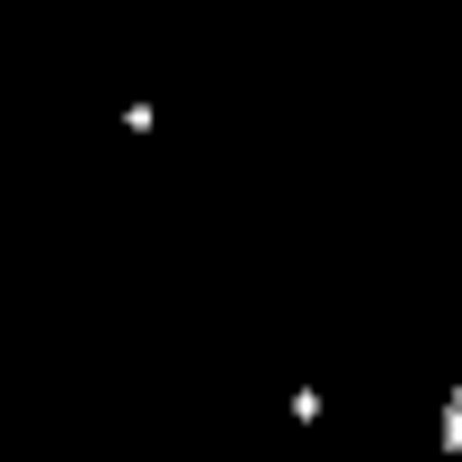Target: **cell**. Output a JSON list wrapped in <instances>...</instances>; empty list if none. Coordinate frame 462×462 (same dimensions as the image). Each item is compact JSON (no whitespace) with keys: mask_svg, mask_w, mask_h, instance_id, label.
Masks as SVG:
<instances>
[{"mask_svg":"<svg viewBox=\"0 0 462 462\" xmlns=\"http://www.w3.org/2000/svg\"><path fill=\"white\" fill-rule=\"evenodd\" d=\"M321 406H330L321 387H292V396H283V415H292V425H321Z\"/></svg>","mask_w":462,"mask_h":462,"instance_id":"7a4b0ae2","label":"cell"},{"mask_svg":"<svg viewBox=\"0 0 462 462\" xmlns=\"http://www.w3.org/2000/svg\"><path fill=\"white\" fill-rule=\"evenodd\" d=\"M434 444H444V462H462V387L444 396V415H434Z\"/></svg>","mask_w":462,"mask_h":462,"instance_id":"6da1fadb","label":"cell"}]
</instances>
